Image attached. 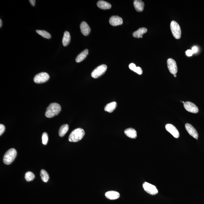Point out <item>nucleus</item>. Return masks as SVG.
Instances as JSON below:
<instances>
[{
  "label": "nucleus",
  "mask_w": 204,
  "mask_h": 204,
  "mask_svg": "<svg viewBox=\"0 0 204 204\" xmlns=\"http://www.w3.org/2000/svg\"><path fill=\"white\" fill-rule=\"evenodd\" d=\"M61 106L57 103H52L49 104L46 109L45 113L47 118H52L58 115L61 112Z\"/></svg>",
  "instance_id": "nucleus-1"
},
{
  "label": "nucleus",
  "mask_w": 204,
  "mask_h": 204,
  "mask_svg": "<svg viewBox=\"0 0 204 204\" xmlns=\"http://www.w3.org/2000/svg\"><path fill=\"white\" fill-rule=\"evenodd\" d=\"M85 133L81 128H77L73 130L70 134L69 141L71 142H77L81 140L84 137Z\"/></svg>",
  "instance_id": "nucleus-2"
},
{
  "label": "nucleus",
  "mask_w": 204,
  "mask_h": 204,
  "mask_svg": "<svg viewBox=\"0 0 204 204\" xmlns=\"http://www.w3.org/2000/svg\"><path fill=\"white\" fill-rule=\"evenodd\" d=\"M17 155V151L15 149L12 148L8 150L5 154L3 161L5 165H9L13 162Z\"/></svg>",
  "instance_id": "nucleus-3"
},
{
  "label": "nucleus",
  "mask_w": 204,
  "mask_h": 204,
  "mask_svg": "<svg viewBox=\"0 0 204 204\" xmlns=\"http://www.w3.org/2000/svg\"><path fill=\"white\" fill-rule=\"evenodd\" d=\"M170 27L174 37L177 39H179L181 37L182 32L180 27L178 23L173 20L171 22Z\"/></svg>",
  "instance_id": "nucleus-4"
},
{
  "label": "nucleus",
  "mask_w": 204,
  "mask_h": 204,
  "mask_svg": "<svg viewBox=\"0 0 204 204\" xmlns=\"http://www.w3.org/2000/svg\"><path fill=\"white\" fill-rule=\"evenodd\" d=\"M107 69V66L106 65H100L93 71L91 74V77L95 79L98 78L104 74Z\"/></svg>",
  "instance_id": "nucleus-5"
},
{
  "label": "nucleus",
  "mask_w": 204,
  "mask_h": 204,
  "mask_svg": "<svg viewBox=\"0 0 204 204\" xmlns=\"http://www.w3.org/2000/svg\"><path fill=\"white\" fill-rule=\"evenodd\" d=\"M49 79V76L46 72H41L36 75L34 78V81L37 84L45 83Z\"/></svg>",
  "instance_id": "nucleus-6"
},
{
  "label": "nucleus",
  "mask_w": 204,
  "mask_h": 204,
  "mask_svg": "<svg viewBox=\"0 0 204 204\" xmlns=\"http://www.w3.org/2000/svg\"><path fill=\"white\" fill-rule=\"evenodd\" d=\"M143 188L145 191L150 195H155L158 194V190L156 187L148 182L143 183Z\"/></svg>",
  "instance_id": "nucleus-7"
},
{
  "label": "nucleus",
  "mask_w": 204,
  "mask_h": 204,
  "mask_svg": "<svg viewBox=\"0 0 204 204\" xmlns=\"http://www.w3.org/2000/svg\"><path fill=\"white\" fill-rule=\"evenodd\" d=\"M168 68L171 74L175 75L178 71L177 63L176 61L172 58H169L167 60Z\"/></svg>",
  "instance_id": "nucleus-8"
},
{
  "label": "nucleus",
  "mask_w": 204,
  "mask_h": 204,
  "mask_svg": "<svg viewBox=\"0 0 204 204\" xmlns=\"http://www.w3.org/2000/svg\"><path fill=\"white\" fill-rule=\"evenodd\" d=\"M165 128L166 130L170 133L175 138H179L180 134L179 131L176 127L172 124H168L165 126Z\"/></svg>",
  "instance_id": "nucleus-9"
},
{
  "label": "nucleus",
  "mask_w": 204,
  "mask_h": 204,
  "mask_svg": "<svg viewBox=\"0 0 204 204\" xmlns=\"http://www.w3.org/2000/svg\"><path fill=\"white\" fill-rule=\"evenodd\" d=\"M184 107L187 111L191 113H196L199 111V108L194 104L187 101L184 104Z\"/></svg>",
  "instance_id": "nucleus-10"
},
{
  "label": "nucleus",
  "mask_w": 204,
  "mask_h": 204,
  "mask_svg": "<svg viewBox=\"0 0 204 204\" xmlns=\"http://www.w3.org/2000/svg\"><path fill=\"white\" fill-rule=\"evenodd\" d=\"M185 127L186 130L189 134L194 137V138L197 140L198 138L199 137V134H198L197 131L195 129V128L191 124L189 123L186 124Z\"/></svg>",
  "instance_id": "nucleus-11"
},
{
  "label": "nucleus",
  "mask_w": 204,
  "mask_h": 204,
  "mask_svg": "<svg viewBox=\"0 0 204 204\" xmlns=\"http://www.w3.org/2000/svg\"><path fill=\"white\" fill-rule=\"evenodd\" d=\"M109 23L111 25L113 26L121 25L123 24V20L121 18L118 16H112L109 19Z\"/></svg>",
  "instance_id": "nucleus-12"
},
{
  "label": "nucleus",
  "mask_w": 204,
  "mask_h": 204,
  "mask_svg": "<svg viewBox=\"0 0 204 204\" xmlns=\"http://www.w3.org/2000/svg\"><path fill=\"white\" fill-rule=\"evenodd\" d=\"M81 32L84 36H87L90 33L91 29L90 26L85 22L83 21L81 23L80 26Z\"/></svg>",
  "instance_id": "nucleus-13"
},
{
  "label": "nucleus",
  "mask_w": 204,
  "mask_h": 204,
  "mask_svg": "<svg viewBox=\"0 0 204 204\" xmlns=\"http://www.w3.org/2000/svg\"><path fill=\"white\" fill-rule=\"evenodd\" d=\"M134 5L136 11L142 12L144 8V3L143 1L140 0H135L134 1Z\"/></svg>",
  "instance_id": "nucleus-14"
},
{
  "label": "nucleus",
  "mask_w": 204,
  "mask_h": 204,
  "mask_svg": "<svg viewBox=\"0 0 204 204\" xmlns=\"http://www.w3.org/2000/svg\"><path fill=\"white\" fill-rule=\"evenodd\" d=\"M105 196L107 199L113 200L118 199L120 197V194L117 192L110 191L106 192Z\"/></svg>",
  "instance_id": "nucleus-15"
},
{
  "label": "nucleus",
  "mask_w": 204,
  "mask_h": 204,
  "mask_svg": "<svg viewBox=\"0 0 204 204\" xmlns=\"http://www.w3.org/2000/svg\"><path fill=\"white\" fill-rule=\"evenodd\" d=\"M124 133L127 136L131 138L135 139L137 137L136 130L131 128L125 129L124 131Z\"/></svg>",
  "instance_id": "nucleus-16"
},
{
  "label": "nucleus",
  "mask_w": 204,
  "mask_h": 204,
  "mask_svg": "<svg viewBox=\"0 0 204 204\" xmlns=\"http://www.w3.org/2000/svg\"><path fill=\"white\" fill-rule=\"evenodd\" d=\"M148 30L146 28L142 27L138 29L137 31H135L133 33V36L136 38H142V35L147 32Z\"/></svg>",
  "instance_id": "nucleus-17"
},
{
  "label": "nucleus",
  "mask_w": 204,
  "mask_h": 204,
  "mask_svg": "<svg viewBox=\"0 0 204 204\" xmlns=\"http://www.w3.org/2000/svg\"><path fill=\"white\" fill-rule=\"evenodd\" d=\"M97 5L99 8L103 9H109L112 7L110 3L103 1H98L97 2Z\"/></svg>",
  "instance_id": "nucleus-18"
},
{
  "label": "nucleus",
  "mask_w": 204,
  "mask_h": 204,
  "mask_svg": "<svg viewBox=\"0 0 204 204\" xmlns=\"http://www.w3.org/2000/svg\"><path fill=\"white\" fill-rule=\"evenodd\" d=\"M88 49H85L76 58V61L77 62H80L83 61L86 58L89 54Z\"/></svg>",
  "instance_id": "nucleus-19"
},
{
  "label": "nucleus",
  "mask_w": 204,
  "mask_h": 204,
  "mask_svg": "<svg viewBox=\"0 0 204 204\" xmlns=\"http://www.w3.org/2000/svg\"><path fill=\"white\" fill-rule=\"evenodd\" d=\"M70 40L71 37L69 33L67 31H65L62 39V43L64 46L66 47L68 45Z\"/></svg>",
  "instance_id": "nucleus-20"
},
{
  "label": "nucleus",
  "mask_w": 204,
  "mask_h": 204,
  "mask_svg": "<svg viewBox=\"0 0 204 204\" xmlns=\"http://www.w3.org/2000/svg\"><path fill=\"white\" fill-rule=\"evenodd\" d=\"M117 106V103L116 102H111L106 106L104 108V110L106 112L112 113L116 108Z\"/></svg>",
  "instance_id": "nucleus-21"
},
{
  "label": "nucleus",
  "mask_w": 204,
  "mask_h": 204,
  "mask_svg": "<svg viewBox=\"0 0 204 204\" xmlns=\"http://www.w3.org/2000/svg\"><path fill=\"white\" fill-rule=\"evenodd\" d=\"M69 129L68 124H64L60 127L59 130V135L61 137H63L68 131Z\"/></svg>",
  "instance_id": "nucleus-22"
},
{
  "label": "nucleus",
  "mask_w": 204,
  "mask_h": 204,
  "mask_svg": "<svg viewBox=\"0 0 204 204\" xmlns=\"http://www.w3.org/2000/svg\"><path fill=\"white\" fill-rule=\"evenodd\" d=\"M40 176L42 180L45 183H47L49 181V175L45 170L43 169L41 170Z\"/></svg>",
  "instance_id": "nucleus-23"
},
{
  "label": "nucleus",
  "mask_w": 204,
  "mask_h": 204,
  "mask_svg": "<svg viewBox=\"0 0 204 204\" xmlns=\"http://www.w3.org/2000/svg\"><path fill=\"white\" fill-rule=\"evenodd\" d=\"M36 32L37 33L40 35L42 36L44 38L47 39H50L51 37V36L50 34L45 30H37Z\"/></svg>",
  "instance_id": "nucleus-24"
},
{
  "label": "nucleus",
  "mask_w": 204,
  "mask_h": 204,
  "mask_svg": "<svg viewBox=\"0 0 204 204\" xmlns=\"http://www.w3.org/2000/svg\"><path fill=\"white\" fill-rule=\"evenodd\" d=\"M25 177L27 182H31L35 179V175L33 172L29 171L25 174Z\"/></svg>",
  "instance_id": "nucleus-25"
},
{
  "label": "nucleus",
  "mask_w": 204,
  "mask_h": 204,
  "mask_svg": "<svg viewBox=\"0 0 204 204\" xmlns=\"http://www.w3.org/2000/svg\"><path fill=\"white\" fill-rule=\"evenodd\" d=\"M48 135L46 132L43 133L42 136V142L43 144L46 145L47 144L48 142Z\"/></svg>",
  "instance_id": "nucleus-26"
},
{
  "label": "nucleus",
  "mask_w": 204,
  "mask_h": 204,
  "mask_svg": "<svg viewBox=\"0 0 204 204\" xmlns=\"http://www.w3.org/2000/svg\"><path fill=\"white\" fill-rule=\"evenodd\" d=\"M134 72L137 73L138 75H141L142 73V68L139 67H136L134 70Z\"/></svg>",
  "instance_id": "nucleus-27"
},
{
  "label": "nucleus",
  "mask_w": 204,
  "mask_h": 204,
  "mask_svg": "<svg viewBox=\"0 0 204 204\" xmlns=\"http://www.w3.org/2000/svg\"><path fill=\"white\" fill-rule=\"evenodd\" d=\"M5 130V127L3 124H0V136H1Z\"/></svg>",
  "instance_id": "nucleus-28"
},
{
  "label": "nucleus",
  "mask_w": 204,
  "mask_h": 204,
  "mask_svg": "<svg viewBox=\"0 0 204 204\" xmlns=\"http://www.w3.org/2000/svg\"><path fill=\"white\" fill-rule=\"evenodd\" d=\"M186 55L188 56H191L194 53H193L191 49H188L186 52Z\"/></svg>",
  "instance_id": "nucleus-29"
},
{
  "label": "nucleus",
  "mask_w": 204,
  "mask_h": 204,
  "mask_svg": "<svg viewBox=\"0 0 204 204\" xmlns=\"http://www.w3.org/2000/svg\"><path fill=\"white\" fill-rule=\"evenodd\" d=\"M136 64L134 63H131L129 65V68L131 70L133 71L135 70V69L136 68Z\"/></svg>",
  "instance_id": "nucleus-30"
},
{
  "label": "nucleus",
  "mask_w": 204,
  "mask_h": 204,
  "mask_svg": "<svg viewBox=\"0 0 204 204\" xmlns=\"http://www.w3.org/2000/svg\"><path fill=\"white\" fill-rule=\"evenodd\" d=\"M191 50L192 51L193 53H194V54H195V53L197 52L198 49L197 47L194 46L192 48Z\"/></svg>",
  "instance_id": "nucleus-31"
},
{
  "label": "nucleus",
  "mask_w": 204,
  "mask_h": 204,
  "mask_svg": "<svg viewBox=\"0 0 204 204\" xmlns=\"http://www.w3.org/2000/svg\"><path fill=\"white\" fill-rule=\"evenodd\" d=\"M29 2L30 3L31 5L33 6H35V0H30Z\"/></svg>",
  "instance_id": "nucleus-32"
},
{
  "label": "nucleus",
  "mask_w": 204,
  "mask_h": 204,
  "mask_svg": "<svg viewBox=\"0 0 204 204\" xmlns=\"http://www.w3.org/2000/svg\"><path fill=\"white\" fill-rule=\"evenodd\" d=\"M2 21L1 19H0V27H2Z\"/></svg>",
  "instance_id": "nucleus-33"
},
{
  "label": "nucleus",
  "mask_w": 204,
  "mask_h": 204,
  "mask_svg": "<svg viewBox=\"0 0 204 204\" xmlns=\"http://www.w3.org/2000/svg\"><path fill=\"white\" fill-rule=\"evenodd\" d=\"M174 77H177V75H176V74L174 75Z\"/></svg>",
  "instance_id": "nucleus-34"
},
{
  "label": "nucleus",
  "mask_w": 204,
  "mask_h": 204,
  "mask_svg": "<svg viewBox=\"0 0 204 204\" xmlns=\"http://www.w3.org/2000/svg\"><path fill=\"white\" fill-rule=\"evenodd\" d=\"M182 102H183V103L184 104L185 103V102H184V101H182Z\"/></svg>",
  "instance_id": "nucleus-35"
}]
</instances>
